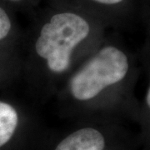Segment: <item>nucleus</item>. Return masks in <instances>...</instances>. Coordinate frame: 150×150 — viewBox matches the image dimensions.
<instances>
[{"mask_svg": "<svg viewBox=\"0 0 150 150\" xmlns=\"http://www.w3.org/2000/svg\"><path fill=\"white\" fill-rule=\"evenodd\" d=\"M29 17L18 48V83L24 87L28 102L38 107L54 99L110 30L83 13L47 4Z\"/></svg>", "mask_w": 150, "mask_h": 150, "instance_id": "nucleus-1", "label": "nucleus"}, {"mask_svg": "<svg viewBox=\"0 0 150 150\" xmlns=\"http://www.w3.org/2000/svg\"><path fill=\"white\" fill-rule=\"evenodd\" d=\"M146 65V55L129 48L119 33L110 31L54 97L58 112L76 119H139L136 89Z\"/></svg>", "mask_w": 150, "mask_h": 150, "instance_id": "nucleus-2", "label": "nucleus"}, {"mask_svg": "<svg viewBox=\"0 0 150 150\" xmlns=\"http://www.w3.org/2000/svg\"><path fill=\"white\" fill-rule=\"evenodd\" d=\"M45 4L79 11L101 22L110 31L132 29L145 17L144 0H43Z\"/></svg>", "mask_w": 150, "mask_h": 150, "instance_id": "nucleus-3", "label": "nucleus"}, {"mask_svg": "<svg viewBox=\"0 0 150 150\" xmlns=\"http://www.w3.org/2000/svg\"><path fill=\"white\" fill-rule=\"evenodd\" d=\"M85 123L68 134L54 150H106L107 134L102 126L96 124V118H82Z\"/></svg>", "mask_w": 150, "mask_h": 150, "instance_id": "nucleus-4", "label": "nucleus"}, {"mask_svg": "<svg viewBox=\"0 0 150 150\" xmlns=\"http://www.w3.org/2000/svg\"><path fill=\"white\" fill-rule=\"evenodd\" d=\"M36 107L18 101L0 100V149L14 138L23 124L33 121Z\"/></svg>", "mask_w": 150, "mask_h": 150, "instance_id": "nucleus-5", "label": "nucleus"}, {"mask_svg": "<svg viewBox=\"0 0 150 150\" xmlns=\"http://www.w3.org/2000/svg\"><path fill=\"white\" fill-rule=\"evenodd\" d=\"M22 29L15 18V13L0 4V44L18 53Z\"/></svg>", "mask_w": 150, "mask_h": 150, "instance_id": "nucleus-6", "label": "nucleus"}]
</instances>
